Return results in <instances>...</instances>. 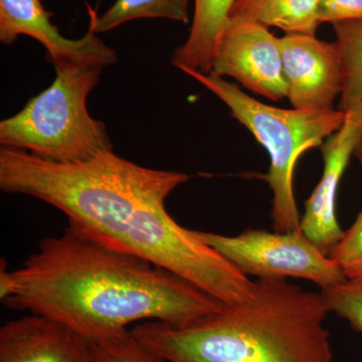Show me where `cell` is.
I'll return each instance as SVG.
<instances>
[{
  "instance_id": "1",
  "label": "cell",
  "mask_w": 362,
  "mask_h": 362,
  "mask_svg": "<svg viewBox=\"0 0 362 362\" xmlns=\"http://www.w3.org/2000/svg\"><path fill=\"white\" fill-rule=\"evenodd\" d=\"M188 178L138 165L112 150L75 163L40 159L28 175L26 192L58 209L69 226L99 244L173 272L223 303L244 301L254 281L166 209L168 195Z\"/></svg>"
},
{
  "instance_id": "2",
  "label": "cell",
  "mask_w": 362,
  "mask_h": 362,
  "mask_svg": "<svg viewBox=\"0 0 362 362\" xmlns=\"http://www.w3.org/2000/svg\"><path fill=\"white\" fill-rule=\"evenodd\" d=\"M0 300L8 308L56 319L90 342L159 321L181 326L225 303L173 272L114 251L68 226L25 263L0 265Z\"/></svg>"
},
{
  "instance_id": "3",
  "label": "cell",
  "mask_w": 362,
  "mask_h": 362,
  "mask_svg": "<svg viewBox=\"0 0 362 362\" xmlns=\"http://www.w3.org/2000/svg\"><path fill=\"white\" fill-rule=\"evenodd\" d=\"M329 313L321 292L258 279L244 301L185 325L148 321L131 331L170 362H334Z\"/></svg>"
},
{
  "instance_id": "4",
  "label": "cell",
  "mask_w": 362,
  "mask_h": 362,
  "mask_svg": "<svg viewBox=\"0 0 362 362\" xmlns=\"http://www.w3.org/2000/svg\"><path fill=\"white\" fill-rule=\"evenodd\" d=\"M228 107L233 117L245 126L267 150L270 168L262 180L273 192V230H300L293 178L298 159L309 149L322 146L342 127L345 113L340 110H301L277 108L247 96L240 88L214 73L183 70Z\"/></svg>"
},
{
  "instance_id": "5",
  "label": "cell",
  "mask_w": 362,
  "mask_h": 362,
  "mask_svg": "<svg viewBox=\"0 0 362 362\" xmlns=\"http://www.w3.org/2000/svg\"><path fill=\"white\" fill-rule=\"evenodd\" d=\"M106 66L56 69V78L16 115L0 122V144L61 163L86 161L113 146L106 126L90 115L87 99Z\"/></svg>"
},
{
  "instance_id": "6",
  "label": "cell",
  "mask_w": 362,
  "mask_h": 362,
  "mask_svg": "<svg viewBox=\"0 0 362 362\" xmlns=\"http://www.w3.org/2000/svg\"><path fill=\"white\" fill-rule=\"evenodd\" d=\"M197 237L245 275L263 280L303 279L328 289L346 281L330 257L302 232H268L247 228L238 235L195 230Z\"/></svg>"
},
{
  "instance_id": "7",
  "label": "cell",
  "mask_w": 362,
  "mask_h": 362,
  "mask_svg": "<svg viewBox=\"0 0 362 362\" xmlns=\"http://www.w3.org/2000/svg\"><path fill=\"white\" fill-rule=\"evenodd\" d=\"M211 73L235 78L272 101L287 98L280 39L257 21L230 18L216 45Z\"/></svg>"
},
{
  "instance_id": "8",
  "label": "cell",
  "mask_w": 362,
  "mask_h": 362,
  "mask_svg": "<svg viewBox=\"0 0 362 362\" xmlns=\"http://www.w3.org/2000/svg\"><path fill=\"white\" fill-rule=\"evenodd\" d=\"M287 98L293 108L333 110L341 94L342 64L337 42L315 35L286 33L280 37Z\"/></svg>"
},
{
  "instance_id": "9",
  "label": "cell",
  "mask_w": 362,
  "mask_h": 362,
  "mask_svg": "<svg viewBox=\"0 0 362 362\" xmlns=\"http://www.w3.org/2000/svg\"><path fill=\"white\" fill-rule=\"evenodd\" d=\"M345 115L342 127L321 146L322 176L305 202V211L300 221L304 235L327 256L344 233L337 218L340 180L350 159L362 145V108L347 112Z\"/></svg>"
},
{
  "instance_id": "10",
  "label": "cell",
  "mask_w": 362,
  "mask_h": 362,
  "mask_svg": "<svg viewBox=\"0 0 362 362\" xmlns=\"http://www.w3.org/2000/svg\"><path fill=\"white\" fill-rule=\"evenodd\" d=\"M52 16L42 0H0V42L11 45L20 35H28L44 45L54 68L116 63V52L97 37L92 21L82 39L69 40L52 23Z\"/></svg>"
},
{
  "instance_id": "11",
  "label": "cell",
  "mask_w": 362,
  "mask_h": 362,
  "mask_svg": "<svg viewBox=\"0 0 362 362\" xmlns=\"http://www.w3.org/2000/svg\"><path fill=\"white\" fill-rule=\"evenodd\" d=\"M0 362H93L92 342L56 319L30 313L0 328Z\"/></svg>"
},
{
  "instance_id": "12",
  "label": "cell",
  "mask_w": 362,
  "mask_h": 362,
  "mask_svg": "<svg viewBox=\"0 0 362 362\" xmlns=\"http://www.w3.org/2000/svg\"><path fill=\"white\" fill-rule=\"evenodd\" d=\"M235 0H194L189 35L173 52L171 63L178 70L211 73L216 45L230 20Z\"/></svg>"
},
{
  "instance_id": "13",
  "label": "cell",
  "mask_w": 362,
  "mask_h": 362,
  "mask_svg": "<svg viewBox=\"0 0 362 362\" xmlns=\"http://www.w3.org/2000/svg\"><path fill=\"white\" fill-rule=\"evenodd\" d=\"M319 0H235L230 18L275 26L286 33L315 35Z\"/></svg>"
},
{
  "instance_id": "14",
  "label": "cell",
  "mask_w": 362,
  "mask_h": 362,
  "mask_svg": "<svg viewBox=\"0 0 362 362\" xmlns=\"http://www.w3.org/2000/svg\"><path fill=\"white\" fill-rule=\"evenodd\" d=\"M96 33L110 32L128 21L140 18H166L187 25L189 21L188 0H116L101 16L88 6Z\"/></svg>"
},
{
  "instance_id": "15",
  "label": "cell",
  "mask_w": 362,
  "mask_h": 362,
  "mask_svg": "<svg viewBox=\"0 0 362 362\" xmlns=\"http://www.w3.org/2000/svg\"><path fill=\"white\" fill-rule=\"evenodd\" d=\"M342 64V90L338 110L362 108V20L332 23Z\"/></svg>"
},
{
  "instance_id": "16",
  "label": "cell",
  "mask_w": 362,
  "mask_h": 362,
  "mask_svg": "<svg viewBox=\"0 0 362 362\" xmlns=\"http://www.w3.org/2000/svg\"><path fill=\"white\" fill-rule=\"evenodd\" d=\"M93 362H170L143 344L131 329L92 342Z\"/></svg>"
},
{
  "instance_id": "17",
  "label": "cell",
  "mask_w": 362,
  "mask_h": 362,
  "mask_svg": "<svg viewBox=\"0 0 362 362\" xmlns=\"http://www.w3.org/2000/svg\"><path fill=\"white\" fill-rule=\"evenodd\" d=\"M330 313L346 321L350 327L362 334V282L344 281L321 290Z\"/></svg>"
},
{
  "instance_id": "18",
  "label": "cell",
  "mask_w": 362,
  "mask_h": 362,
  "mask_svg": "<svg viewBox=\"0 0 362 362\" xmlns=\"http://www.w3.org/2000/svg\"><path fill=\"white\" fill-rule=\"evenodd\" d=\"M328 257L337 262L346 280L362 282V211Z\"/></svg>"
},
{
  "instance_id": "19",
  "label": "cell",
  "mask_w": 362,
  "mask_h": 362,
  "mask_svg": "<svg viewBox=\"0 0 362 362\" xmlns=\"http://www.w3.org/2000/svg\"><path fill=\"white\" fill-rule=\"evenodd\" d=\"M320 23L362 20V0H319Z\"/></svg>"
},
{
  "instance_id": "20",
  "label": "cell",
  "mask_w": 362,
  "mask_h": 362,
  "mask_svg": "<svg viewBox=\"0 0 362 362\" xmlns=\"http://www.w3.org/2000/svg\"><path fill=\"white\" fill-rule=\"evenodd\" d=\"M354 156L356 157L357 159H358L359 163L361 164L362 166V145L361 147H359L358 149L356 150V154H354Z\"/></svg>"
}]
</instances>
